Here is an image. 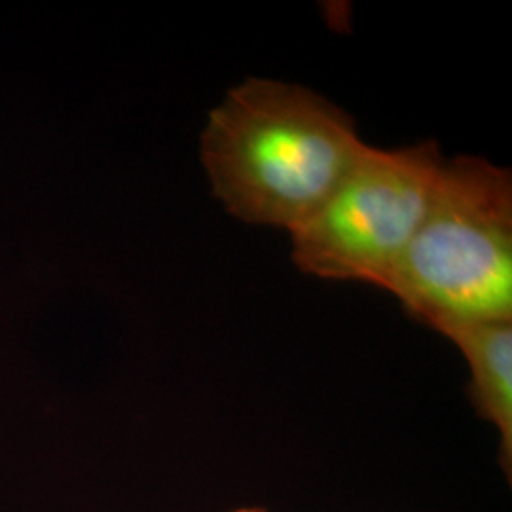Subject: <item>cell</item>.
Segmentation results:
<instances>
[{
    "instance_id": "1",
    "label": "cell",
    "mask_w": 512,
    "mask_h": 512,
    "mask_svg": "<svg viewBox=\"0 0 512 512\" xmlns=\"http://www.w3.org/2000/svg\"><path fill=\"white\" fill-rule=\"evenodd\" d=\"M365 145L355 120L327 97L247 78L211 110L202 162L230 215L291 232L329 198Z\"/></svg>"
},
{
    "instance_id": "2",
    "label": "cell",
    "mask_w": 512,
    "mask_h": 512,
    "mask_svg": "<svg viewBox=\"0 0 512 512\" xmlns=\"http://www.w3.org/2000/svg\"><path fill=\"white\" fill-rule=\"evenodd\" d=\"M385 291L437 332L512 321V177L488 160H446L433 203Z\"/></svg>"
},
{
    "instance_id": "3",
    "label": "cell",
    "mask_w": 512,
    "mask_h": 512,
    "mask_svg": "<svg viewBox=\"0 0 512 512\" xmlns=\"http://www.w3.org/2000/svg\"><path fill=\"white\" fill-rule=\"evenodd\" d=\"M446 164L437 143L365 145L317 211L291 230L306 274L384 289L420 230Z\"/></svg>"
},
{
    "instance_id": "4",
    "label": "cell",
    "mask_w": 512,
    "mask_h": 512,
    "mask_svg": "<svg viewBox=\"0 0 512 512\" xmlns=\"http://www.w3.org/2000/svg\"><path fill=\"white\" fill-rule=\"evenodd\" d=\"M471 370V397L482 420L499 435V458L512 469V321L444 330Z\"/></svg>"
},
{
    "instance_id": "5",
    "label": "cell",
    "mask_w": 512,
    "mask_h": 512,
    "mask_svg": "<svg viewBox=\"0 0 512 512\" xmlns=\"http://www.w3.org/2000/svg\"><path fill=\"white\" fill-rule=\"evenodd\" d=\"M230 512H268L266 509H260V507H243V509H238V511H230Z\"/></svg>"
}]
</instances>
